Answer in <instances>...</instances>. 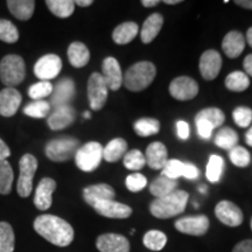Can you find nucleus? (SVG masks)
Here are the masks:
<instances>
[{
	"label": "nucleus",
	"mask_w": 252,
	"mask_h": 252,
	"mask_svg": "<svg viewBox=\"0 0 252 252\" xmlns=\"http://www.w3.org/2000/svg\"><path fill=\"white\" fill-rule=\"evenodd\" d=\"M34 230L49 243L56 247L64 248L71 244L74 241V229L67 220L55 215L37 216L34 220Z\"/></svg>",
	"instance_id": "1"
},
{
	"label": "nucleus",
	"mask_w": 252,
	"mask_h": 252,
	"mask_svg": "<svg viewBox=\"0 0 252 252\" xmlns=\"http://www.w3.org/2000/svg\"><path fill=\"white\" fill-rule=\"evenodd\" d=\"M189 195L187 191L176 189L167 196L156 198L150 206V212L157 219H171L180 215L187 207Z\"/></svg>",
	"instance_id": "2"
},
{
	"label": "nucleus",
	"mask_w": 252,
	"mask_h": 252,
	"mask_svg": "<svg viewBox=\"0 0 252 252\" xmlns=\"http://www.w3.org/2000/svg\"><path fill=\"white\" fill-rule=\"evenodd\" d=\"M157 75V68L152 62L141 61L134 63L125 72L123 78L127 90L139 93L146 89L152 83Z\"/></svg>",
	"instance_id": "3"
},
{
	"label": "nucleus",
	"mask_w": 252,
	"mask_h": 252,
	"mask_svg": "<svg viewBox=\"0 0 252 252\" xmlns=\"http://www.w3.org/2000/svg\"><path fill=\"white\" fill-rule=\"evenodd\" d=\"M26 76V64L21 56L6 55L0 62V80L7 88L19 86Z\"/></svg>",
	"instance_id": "4"
},
{
	"label": "nucleus",
	"mask_w": 252,
	"mask_h": 252,
	"mask_svg": "<svg viewBox=\"0 0 252 252\" xmlns=\"http://www.w3.org/2000/svg\"><path fill=\"white\" fill-rule=\"evenodd\" d=\"M78 149H80V141L76 138L61 137L48 141L45 151L47 158L52 161L63 162L75 158Z\"/></svg>",
	"instance_id": "5"
},
{
	"label": "nucleus",
	"mask_w": 252,
	"mask_h": 252,
	"mask_svg": "<svg viewBox=\"0 0 252 252\" xmlns=\"http://www.w3.org/2000/svg\"><path fill=\"white\" fill-rule=\"evenodd\" d=\"M103 159V146L96 141H90L81 146L75 154V162L81 171L90 173L99 166Z\"/></svg>",
	"instance_id": "6"
},
{
	"label": "nucleus",
	"mask_w": 252,
	"mask_h": 252,
	"mask_svg": "<svg viewBox=\"0 0 252 252\" xmlns=\"http://www.w3.org/2000/svg\"><path fill=\"white\" fill-rule=\"evenodd\" d=\"M20 175L18 179L17 190L21 197H28L33 189V179L37 169V160L32 154H25L19 161Z\"/></svg>",
	"instance_id": "7"
},
{
	"label": "nucleus",
	"mask_w": 252,
	"mask_h": 252,
	"mask_svg": "<svg viewBox=\"0 0 252 252\" xmlns=\"http://www.w3.org/2000/svg\"><path fill=\"white\" fill-rule=\"evenodd\" d=\"M109 88L99 72L91 74L88 81V98H89L90 108L94 111H98L105 105L108 99Z\"/></svg>",
	"instance_id": "8"
},
{
	"label": "nucleus",
	"mask_w": 252,
	"mask_h": 252,
	"mask_svg": "<svg viewBox=\"0 0 252 252\" xmlns=\"http://www.w3.org/2000/svg\"><path fill=\"white\" fill-rule=\"evenodd\" d=\"M62 69V61L58 55L47 54L37 60L34 65V74L41 81H48L58 77Z\"/></svg>",
	"instance_id": "9"
},
{
	"label": "nucleus",
	"mask_w": 252,
	"mask_h": 252,
	"mask_svg": "<svg viewBox=\"0 0 252 252\" xmlns=\"http://www.w3.org/2000/svg\"><path fill=\"white\" fill-rule=\"evenodd\" d=\"M169 94L178 100L193 99L198 94V84L191 77H176L169 84Z\"/></svg>",
	"instance_id": "10"
},
{
	"label": "nucleus",
	"mask_w": 252,
	"mask_h": 252,
	"mask_svg": "<svg viewBox=\"0 0 252 252\" xmlns=\"http://www.w3.org/2000/svg\"><path fill=\"white\" fill-rule=\"evenodd\" d=\"M209 220L204 215L182 217L175 222V228L178 231L186 235L202 236L207 234L209 229Z\"/></svg>",
	"instance_id": "11"
},
{
	"label": "nucleus",
	"mask_w": 252,
	"mask_h": 252,
	"mask_svg": "<svg viewBox=\"0 0 252 252\" xmlns=\"http://www.w3.org/2000/svg\"><path fill=\"white\" fill-rule=\"evenodd\" d=\"M162 174L167 178L176 180L180 176H185L186 179L189 180H195L200 175V171L193 163H186L180 160L172 159L166 162V165L162 168Z\"/></svg>",
	"instance_id": "12"
},
{
	"label": "nucleus",
	"mask_w": 252,
	"mask_h": 252,
	"mask_svg": "<svg viewBox=\"0 0 252 252\" xmlns=\"http://www.w3.org/2000/svg\"><path fill=\"white\" fill-rule=\"evenodd\" d=\"M75 96V83L71 78H62L53 89L50 94V106L60 108V106L69 105Z\"/></svg>",
	"instance_id": "13"
},
{
	"label": "nucleus",
	"mask_w": 252,
	"mask_h": 252,
	"mask_svg": "<svg viewBox=\"0 0 252 252\" xmlns=\"http://www.w3.org/2000/svg\"><path fill=\"white\" fill-rule=\"evenodd\" d=\"M222 68V58L217 50H206L200 59V72L207 81H213L219 76Z\"/></svg>",
	"instance_id": "14"
},
{
	"label": "nucleus",
	"mask_w": 252,
	"mask_h": 252,
	"mask_svg": "<svg viewBox=\"0 0 252 252\" xmlns=\"http://www.w3.org/2000/svg\"><path fill=\"white\" fill-rule=\"evenodd\" d=\"M215 215L223 224L238 226L243 223V213L235 203L230 201H220L215 208Z\"/></svg>",
	"instance_id": "15"
},
{
	"label": "nucleus",
	"mask_w": 252,
	"mask_h": 252,
	"mask_svg": "<svg viewBox=\"0 0 252 252\" xmlns=\"http://www.w3.org/2000/svg\"><path fill=\"white\" fill-rule=\"evenodd\" d=\"M94 209L97 214L102 215L108 219H127L131 216L132 209L124 203L116 202L115 200H106L100 201L94 206Z\"/></svg>",
	"instance_id": "16"
},
{
	"label": "nucleus",
	"mask_w": 252,
	"mask_h": 252,
	"mask_svg": "<svg viewBox=\"0 0 252 252\" xmlns=\"http://www.w3.org/2000/svg\"><path fill=\"white\" fill-rule=\"evenodd\" d=\"M102 76L110 90L117 91L123 84L121 65L115 58H106L102 64Z\"/></svg>",
	"instance_id": "17"
},
{
	"label": "nucleus",
	"mask_w": 252,
	"mask_h": 252,
	"mask_svg": "<svg viewBox=\"0 0 252 252\" xmlns=\"http://www.w3.org/2000/svg\"><path fill=\"white\" fill-rule=\"evenodd\" d=\"M96 247L100 252H130V242L118 234L100 235L96 241Z\"/></svg>",
	"instance_id": "18"
},
{
	"label": "nucleus",
	"mask_w": 252,
	"mask_h": 252,
	"mask_svg": "<svg viewBox=\"0 0 252 252\" xmlns=\"http://www.w3.org/2000/svg\"><path fill=\"white\" fill-rule=\"evenodd\" d=\"M75 118H76V112L70 105L60 106L50 113L48 119H47V124H48L50 130L59 131L70 126L75 122Z\"/></svg>",
	"instance_id": "19"
},
{
	"label": "nucleus",
	"mask_w": 252,
	"mask_h": 252,
	"mask_svg": "<svg viewBox=\"0 0 252 252\" xmlns=\"http://www.w3.org/2000/svg\"><path fill=\"white\" fill-rule=\"evenodd\" d=\"M21 94L14 88H5L0 91V116L12 117L20 108Z\"/></svg>",
	"instance_id": "20"
},
{
	"label": "nucleus",
	"mask_w": 252,
	"mask_h": 252,
	"mask_svg": "<svg viewBox=\"0 0 252 252\" xmlns=\"http://www.w3.org/2000/svg\"><path fill=\"white\" fill-rule=\"evenodd\" d=\"M56 189L55 180L50 178L42 179L35 189L34 204L39 210H47L52 207L53 193Z\"/></svg>",
	"instance_id": "21"
},
{
	"label": "nucleus",
	"mask_w": 252,
	"mask_h": 252,
	"mask_svg": "<svg viewBox=\"0 0 252 252\" xmlns=\"http://www.w3.org/2000/svg\"><path fill=\"white\" fill-rule=\"evenodd\" d=\"M115 196H116L115 189H113L111 186L106 184L89 186V187L84 188L83 190L84 201H86V202L91 207H94V204L100 202V201L115 200Z\"/></svg>",
	"instance_id": "22"
},
{
	"label": "nucleus",
	"mask_w": 252,
	"mask_h": 252,
	"mask_svg": "<svg viewBox=\"0 0 252 252\" xmlns=\"http://www.w3.org/2000/svg\"><path fill=\"white\" fill-rule=\"evenodd\" d=\"M245 48V37L241 32L231 31L222 41V49L230 59H236L243 53Z\"/></svg>",
	"instance_id": "23"
},
{
	"label": "nucleus",
	"mask_w": 252,
	"mask_h": 252,
	"mask_svg": "<svg viewBox=\"0 0 252 252\" xmlns=\"http://www.w3.org/2000/svg\"><path fill=\"white\" fill-rule=\"evenodd\" d=\"M167 156H168V152H167L165 145L156 141V143L150 144L147 147L145 160L152 169H162L166 162L168 161Z\"/></svg>",
	"instance_id": "24"
},
{
	"label": "nucleus",
	"mask_w": 252,
	"mask_h": 252,
	"mask_svg": "<svg viewBox=\"0 0 252 252\" xmlns=\"http://www.w3.org/2000/svg\"><path fill=\"white\" fill-rule=\"evenodd\" d=\"M163 25V18L160 13H153L145 20L140 32V39L144 43H150L156 39L161 31Z\"/></svg>",
	"instance_id": "25"
},
{
	"label": "nucleus",
	"mask_w": 252,
	"mask_h": 252,
	"mask_svg": "<svg viewBox=\"0 0 252 252\" xmlns=\"http://www.w3.org/2000/svg\"><path fill=\"white\" fill-rule=\"evenodd\" d=\"M139 33V26L133 21L118 25L112 33V39L117 45H127Z\"/></svg>",
	"instance_id": "26"
},
{
	"label": "nucleus",
	"mask_w": 252,
	"mask_h": 252,
	"mask_svg": "<svg viewBox=\"0 0 252 252\" xmlns=\"http://www.w3.org/2000/svg\"><path fill=\"white\" fill-rule=\"evenodd\" d=\"M68 59L72 67L82 68L89 62L90 52L84 43L75 41L68 48Z\"/></svg>",
	"instance_id": "27"
},
{
	"label": "nucleus",
	"mask_w": 252,
	"mask_h": 252,
	"mask_svg": "<svg viewBox=\"0 0 252 252\" xmlns=\"http://www.w3.org/2000/svg\"><path fill=\"white\" fill-rule=\"evenodd\" d=\"M6 4L12 15L23 21L31 19L35 8V1L33 0H8Z\"/></svg>",
	"instance_id": "28"
},
{
	"label": "nucleus",
	"mask_w": 252,
	"mask_h": 252,
	"mask_svg": "<svg viewBox=\"0 0 252 252\" xmlns=\"http://www.w3.org/2000/svg\"><path fill=\"white\" fill-rule=\"evenodd\" d=\"M178 188V181L173 180L161 174L150 185V191L153 196L157 198L167 196V195L172 194L173 191L176 190Z\"/></svg>",
	"instance_id": "29"
},
{
	"label": "nucleus",
	"mask_w": 252,
	"mask_h": 252,
	"mask_svg": "<svg viewBox=\"0 0 252 252\" xmlns=\"http://www.w3.org/2000/svg\"><path fill=\"white\" fill-rule=\"evenodd\" d=\"M126 151L127 143L123 138H116L103 149V159L108 162H116L125 156Z\"/></svg>",
	"instance_id": "30"
},
{
	"label": "nucleus",
	"mask_w": 252,
	"mask_h": 252,
	"mask_svg": "<svg viewBox=\"0 0 252 252\" xmlns=\"http://www.w3.org/2000/svg\"><path fill=\"white\" fill-rule=\"evenodd\" d=\"M47 7L55 17L69 18L75 11V1L72 0H47Z\"/></svg>",
	"instance_id": "31"
},
{
	"label": "nucleus",
	"mask_w": 252,
	"mask_h": 252,
	"mask_svg": "<svg viewBox=\"0 0 252 252\" xmlns=\"http://www.w3.org/2000/svg\"><path fill=\"white\" fill-rule=\"evenodd\" d=\"M214 141L220 149L230 151L234 149L235 146H237L238 134L231 127H223L217 132Z\"/></svg>",
	"instance_id": "32"
},
{
	"label": "nucleus",
	"mask_w": 252,
	"mask_h": 252,
	"mask_svg": "<svg viewBox=\"0 0 252 252\" xmlns=\"http://www.w3.org/2000/svg\"><path fill=\"white\" fill-rule=\"evenodd\" d=\"M224 84L226 89L235 91V93H242L250 86V80L245 72L234 71L226 76Z\"/></svg>",
	"instance_id": "33"
},
{
	"label": "nucleus",
	"mask_w": 252,
	"mask_h": 252,
	"mask_svg": "<svg viewBox=\"0 0 252 252\" xmlns=\"http://www.w3.org/2000/svg\"><path fill=\"white\" fill-rule=\"evenodd\" d=\"M133 130L140 137H150L160 131V123L154 118H140L133 124Z\"/></svg>",
	"instance_id": "34"
},
{
	"label": "nucleus",
	"mask_w": 252,
	"mask_h": 252,
	"mask_svg": "<svg viewBox=\"0 0 252 252\" xmlns=\"http://www.w3.org/2000/svg\"><path fill=\"white\" fill-rule=\"evenodd\" d=\"M15 236L7 222H0V252H14Z\"/></svg>",
	"instance_id": "35"
},
{
	"label": "nucleus",
	"mask_w": 252,
	"mask_h": 252,
	"mask_svg": "<svg viewBox=\"0 0 252 252\" xmlns=\"http://www.w3.org/2000/svg\"><path fill=\"white\" fill-rule=\"evenodd\" d=\"M195 119H202V121L207 122L208 124L212 126L213 128H216L223 125V123L225 121V116L224 112L219 108H207L201 110L196 115Z\"/></svg>",
	"instance_id": "36"
},
{
	"label": "nucleus",
	"mask_w": 252,
	"mask_h": 252,
	"mask_svg": "<svg viewBox=\"0 0 252 252\" xmlns=\"http://www.w3.org/2000/svg\"><path fill=\"white\" fill-rule=\"evenodd\" d=\"M13 169L7 160H0V194L7 195L12 190L13 184Z\"/></svg>",
	"instance_id": "37"
},
{
	"label": "nucleus",
	"mask_w": 252,
	"mask_h": 252,
	"mask_svg": "<svg viewBox=\"0 0 252 252\" xmlns=\"http://www.w3.org/2000/svg\"><path fill=\"white\" fill-rule=\"evenodd\" d=\"M144 245L147 249L153 251H160L165 248L167 243V237L163 232L159 230H150L145 234L143 238Z\"/></svg>",
	"instance_id": "38"
},
{
	"label": "nucleus",
	"mask_w": 252,
	"mask_h": 252,
	"mask_svg": "<svg viewBox=\"0 0 252 252\" xmlns=\"http://www.w3.org/2000/svg\"><path fill=\"white\" fill-rule=\"evenodd\" d=\"M50 104L47 100H34L24 108V113L32 118H45L50 112Z\"/></svg>",
	"instance_id": "39"
},
{
	"label": "nucleus",
	"mask_w": 252,
	"mask_h": 252,
	"mask_svg": "<svg viewBox=\"0 0 252 252\" xmlns=\"http://www.w3.org/2000/svg\"><path fill=\"white\" fill-rule=\"evenodd\" d=\"M223 168H224V161L220 156L217 154H213L209 158V161L207 165V179L210 182H219L220 179V175L223 173Z\"/></svg>",
	"instance_id": "40"
},
{
	"label": "nucleus",
	"mask_w": 252,
	"mask_h": 252,
	"mask_svg": "<svg viewBox=\"0 0 252 252\" xmlns=\"http://www.w3.org/2000/svg\"><path fill=\"white\" fill-rule=\"evenodd\" d=\"M53 89H54V87H53V84L50 82L40 81L30 87V89H28V96L34 100H42V98H46V97L52 94Z\"/></svg>",
	"instance_id": "41"
},
{
	"label": "nucleus",
	"mask_w": 252,
	"mask_h": 252,
	"mask_svg": "<svg viewBox=\"0 0 252 252\" xmlns=\"http://www.w3.org/2000/svg\"><path fill=\"white\" fill-rule=\"evenodd\" d=\"M145 165V156L139 150H132L124 156V166L130 171H140Z\"/></svg>",
	"instance_id": "42"
},
{
	"label": "nucleus",
	"mask_w": 252,
	"mask_h": 252,
	"mask_svg": "<svg viewBox=\"0 0 252 252\" xmlns=\"http://www.w3.org/2000/svg\"><path fill=\"white\" fill-rule=\"evenodd\" d=\"M0 40L7 43H14L19 40L18 28L6 19H0Z\"/></svg>",
	"instance_id": "43"
},
{
	"label": "nucleus",
	"mask_w": 252,
	"mask_h": 252,
	"mask_svg": "<svg viewBox=\"0 0 252 252\" xmlns=\"http://www.w3.org/2000/svg\"><path fill=\"white\" fill-rule=\"evenodd\" d=\"M229 157L231 162L234 163L235 166L242 167V168H243V167H248L251 160L249 151L242 146H235L234 149L230 150Z\"/></svg>",
	"instance_id": "44"
},
{
	"label": "nucleus",
	"mask_w": 252,
	"mask_h": 252,
	"mask_svg": "<svg viewBox=\"0 0 252 252\" xmlns=\"http://www.w3.org/2000/svg\"><path fill=\"white\" fill-rule=\"evenodd\" d=\"M232 118L239 127H248L252 123V110L248 106H238L232 112Z\"/></svg>",
	"instance_id": "45"
},
{
	"label": "nucleus",
	"mask_w": 252,
	"mask_h": 252,
	"mask_svg": "<svg viewBox=\"0 0 252 252\" xmlns=\"http://www.w3.org/2000/svg\"><path fill=\"white\" fill-rule=\"evenodd\" d=\"M126 188L130 191H133V193H138L141 189H144L147 185V179L145 178L143 174L140 173H134V174L128 175L126 178Z\"/></svg>",
	"instance_id": "46"
},
{
	"label": "nucleus",
	"mask_w": 252,
	"mask_h": 252,
	"mask_svg": "<svg viewBox=\"0 0 252 252\" xmlns=\"http://www.w3.org/2000/svg\"><path fill=\"white\" fill-rule=\"evenodd\" d=\"M176 132H178V137L182 140H187L189 138V133H190V128L189 125L184 121H180L176 123Z\"/></svg>",
	"instance_id": "47"
},
{
	"label": "nucleus",
	"mask_w": 252,
	"mask_h": 252,
	"mask_svg": "<svg viewBox=\"0 0 252 252\" xmlns=\"http://www.w3.org/2000/svg\"><path fill=\"white\" fill-rule=\"evenodd\" d=\"M232 252H252V239H245L239 242Z\"/></svg>",
	"instance_id": "48"
},
{
	"label": "nucleus",
	"mask_w": 252,
	"mask_h": 252,
	"mask_svg": "<svg viewBox=\"0 0 252 252\" xmlns=\"http://www.w3.org/2000/svg\"><path fill=\"white\" fill-rule=\"evenodd\" d=\"M11 156V150L2 139H0V160H6Z\"/></svg>",
	"instance_id": "49"
},
{
	"label": "nucleus",
	"mask_w": 252,
	"mask_h": 252,
	"mask_svg": "<svg viewBox=\"0 0 252 252\" xmlns=\"http://www.w3.org/2000/svg\"><path fill=\"white\" fill-rule=\"evenodd\" d=\"M243 67L245 69V71H247V74L250 75V76L252 77V54L248 55L247 58L244 59Z\"/></svg>",
	"instance_id": "50"
},
{
	"label": "nucleus",
	"mask_w": 252,
	"mask_h": 252,
	"mask_svg": "<svg viewBox=\"0 0 252 252\" xmlns=\"http://www.w3.org/2000/svg\"><path fill=\"white\" fill-rule=\"evenodd\" d=\"M236 5L241 6V7L247 8V9H252V0H237L235 1Z\"/></svg>",
	"instance_id": "51"
},
{
	"label": "nucleus",
	"mask_w": 252,
	"mask_h": 252,
	"mask_svg": "<svg viewBox=\"0 0 252 252\" xmlns=\"http://www.w3.org/2000/svg\"><path fill=\"white\" fill-rule=\"evenodd\" d=\"M159 2V0H143L141 4H143L145 7H154V6H157Z\"/></svg>",
	"instance_id": "52"
},
{
	"label": "nucleus",
	"mask_w": 252,
	"mask_h": 252,
	"mask_svg": "<svg viewBox=\"0 0 252 252\" xmlns=\"http://www.w3.org/2000/svg\"><path fill=\"white\" fill-rule=\"evenodd\" d=\"M93 0H76L75 1V5L81 6V7H88V6L93 5Z\"/></svg>",
	"instance_id": "53"
},
{
	"label": "nucleus",
	"mask_w": 252,
	"mask_h": 252,
	"mask_svg": "<svg viewBox=\"0 0 252 252\" xmlns=\"http://www.w3.org/2000/svg\"><path fill=\"white\" fill-rule=\"evenodd\" d=\"M245 141H247L249 146L252 147V126L248 130L247 134H245Z\"/></svg>",
	"instance_id": "54"
},
{
	"label": "nucleus",
	"mask_w": 252,
	"mask_h": 252,
	"mask_svg": "<svg viewBox=\"0 0 252 252\" xmlns=\"http://www.w3.org/2000/svg\"><path fill=\"white\" fill-rule=\"evenodd\" d=\"M247 40H248V43L250 45V47L252 48V27H250L247 32Z\"/></svg>",
	"instance_id": "55"
},
{
	"label": "nucleus",
	"mask_w": 252,
	"mask_h": 252,
	"mask_svg": "<svg viewBox=\"0 0 252 252\" xmlns=\"http://www.w3.org/2000/svg\"><path fill=\"white\" fill-rule=\"evenodd\" d=\"M163 2L167 5H175V4H180L181 0H165Z\"/></svg>",
	"instance_id": "56"
},
{
	"label": "nucleus",
	"mask_w": 252,
	"mask_h": 252,
	"mask_svg": "<svg viewBox=\"0 0 252 252\" xmlns=\"http://www.w3.org/2000/svg\"><path fill=\"white\" fill-rule=\"evenodd\" d=\"M84 118H87V119H89V118H91V113L89 112V111H87V112H84Z\"/></svg>",
	"instance_id": "57"
},
{
	"label": "nucleus",
	"mask_w": 252,
	"mask_h": 252,
	"mask_svg": "<svg viewBox=\"0 0 252 252\" xmlns=\"http://www.w3.org/2000/svg\"><path fill=\"white\" fill-rule=\"evenodd\" d=\"M251 229H252V220H251Z\"/></svg>",
	"instance_id": "58"
}]
</instances>
